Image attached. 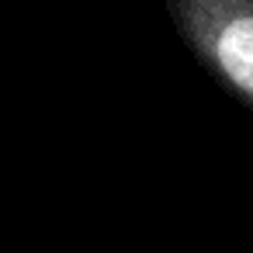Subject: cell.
<instances>
[{
  "label": "cell",
  "mask_w": 253,
  "mask_h": 253,
  "mask_svg": "<svg viewBox=\"0 0 253 253\" xmlns=\"http://www.w3.org/2000/svg\"><path fill=\"white\" fill-rule=\"evenodd\" d=\"M194 63L253 115V0H163Z\"/></svg>",
  "instance_id": "cell-1"
}]
</instances>
